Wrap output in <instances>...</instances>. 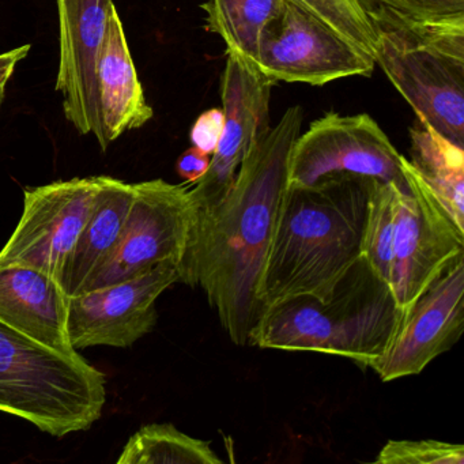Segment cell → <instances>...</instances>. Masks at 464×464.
Masks as SVG:
<instances>
[{
    "label": "cell",
    "mask_w": 464,
    "mask_h": 464,
    "mask_svg": "<svg viewBox=\"0 0 464 464\" xmlns=\"http://www.w3.org/2000/svg\"><path fill=\"white\" fill-rule=\"evenodd\" d=\"M304 111L287 108L276 126L257 140L227 197L195 216L179 282L202 287L222 328L237 346H249L263 314L257 287L287 189L293 145Z\"/></svg>",
    "instance_id": "cell-1"
},
{
    "label": "cell",
    "mask_w": 464,
    "mask_h": 464,
    "mask_svg": "<svg viewBox=\"0 0 464 464\" xmlns=\"http://www.w3.org/2000/svg\"><path fill=\"white\" fill-rule=\"evenodd\" d=\"M371 180L341 176L287 187L257 287L263 312L295 295L324 297L362 256Z\"/></svg>",
    "instance_id": "cell-2"
},
{
    "label": "cell",
    "mask_w": 464,
    "mask_h": 464,
    "mask_svg": "<svg viewBox=\"0 0 464 464\" xmlns=\"http://www.w3.org/2000/svg\"><path fill=\"white\" fill-rule=\"evenodd\" d=\"M401 316L390 285L361 256L324 297L301 295L267 306L249 346L323 353L368 368L387 350Z\"/></svg>",
    "instance_id": "cell-3"
},
{
    "label": "cell",
    "mask_w": 464,
    "mask_h": 464,
    "mask_svg": "<svg viewBox=\"0 0 464 464\" xmlns=\"http://www.w3.org/2000/svg\"><path fill=\"white\" fill-rule=\"evenodd\" d=\"M376 32L374 62L417 121L464 148V17L410 21L366 9Z\"/></svg>",
    "instance_id": "cell-4"
},
{
    "label": "cell",
    "mask_w": 464,
    "mask_h": 464,
    "mask_svg": "<svg viewBox=\"0 0 464 464\" xmlns=\"http://www.w3.org/2000/svg\"><path fill=\"white\" fill-rule=\"evenodd\" d=\"M105 401L104 373L78 352L62 354L0 322V411L64 437L91 429Z\"/></svg>",
    "instance_id": "cell-5"
},
{
    "label": "cell",
    "mask_w": 464,
    "mask_h": 464,
    "mask_svg": "<svg viewBox=\"0 0 464 464\" xmlns=\"http://www.w3.org/2000/svg\"><path fill=\"white\" fill-rule=\"evenodd\" d=\"M401 170L406 181L399 189L390 287L404 314L445 266L464 254V230L403 156Z\"/></svg>",
    "instance_id": "cell-6"
},
{
    "label": "cell",
    "mask_w": 464,
    "mask_h": 464,
    "mask_svg": "<svg viewBox=\"0 0 464 464\" xmlns=\"http://www.w3.org/2000/svg\"><path fill=\"white\" fill-rule=\"evenodd\" d=\"M134 191L115 249L89 278L83 292L134 278L167 260L179 268L197 216L189 187L157 179L134 184Z\"/></svg>",
    "instance_id": "cell-7"
},
{
    "label": "cell",
    "mask_w": 464,
    "mask_h": 464,
    "mask_svg": "<svg viewBox=\"0 0 464 464\" xmlns=\"http://www.w3.org/2000/svg\"><path fill=\"white\" fill-rule=\"evenodd\" d=\"M341 176L403 184L401 154L368 115L325 113L295 140L287 187H312Z\"/></svg>",
    "instance_id": "cell-8"
},
{
    "label": "cell",
    "mask_w": 464,
    "mask_h": 464,
    "mask_svg": "<svg viewBox=\"0 0 464 464\" xmlns=\"http://www.w3.org/2000/svg\"><path fill=\"white\" fill-rule=\"evenodd\" d=\"M257 69L276 82L323 86L342 78L371 77L376 62L292 0L266 28Z\"/></svg>",
    "instance_id": "cell-9"
},
{
    "label": "cell",
    "mask_w": 464,
    "mask_h": 464,
    "mask_svg": "<svg viewBox=\"0 0 464 464\" xmlns=\"http://www.w3.org/2000/svg\"><path fill=\"white\" fill-rule=\"evenodd\" d=\"M102 181V176L75 178L26 188L23 216L0 251V267L31 266L61 282L64 266L93 211Z\"/></svg>",
    "instance_id": "cell-10"
},
{
    "label": "cell",
    "mask_w": 464,
    "mask_h": 464,
    "mask_svg": "<svg viewBox=\"0 0 464 464\" xmlns=\"http://www.w3.org/2000/svg\"><path fill=\"white\" fill-rule=\"evenodd\" d=\"M274 85L256 64L227 51L221 80V138L206 175L197 183L189 184L197 214L211 210L227 197L244 160L270 129Z\"/></svg>",
    "instance_id": "cell-11"
},
{
    "label": "cell",
    "mask_w": 464,
    "mask_h": 464,
    "mask_svg": "<svg viewBox=\"0 0 464 464\" xmlns=\"http://www.w3.org/2000/svg\"><path fill=\"white\" fill-rule=\"evenodd\" d=\"M178 282V265L167 260L134 278L72 295L67 331L72 349L131 347L151 333L157 300Z\"/></svg>",
    "instance_id": "cell-12"
},
{
    "label": "cell",
    "mask_w": 464,
    "mask_h": 464,
    "mask_svg": "<svg viewBox=\"0 0 464 464\" xmlns=\"http://www.w3.org/2000/svg\"><path fill=\"white\" fill-rule=\"evenodd\" d=\"M463 327L464 254H460L404 312L387 350L368 368L385 382L420 374L455 346Z\"/></svg>",
    "instance_id": "cell-13"
},
{
    "label": "cell",
    "mask_w": 464,
    "mask_h": 464,
    "mask_svg": "<svg viewBox=\"0 0 464 464\" xmlns=\"http://www.w3.org/2000/svg\"><path fill=\"white\" fill-rule=\"evenodd\" d=\"M61 37L56 91L63 94L67 121L102 145L97 63L113 0H56Z\"/></svg>",
    "instance_id": "cell-14"
},
{
    "label": "cell",
    "mask_w": 464,
    "mask_h": 464,
    "mask_svg": "<svg viewBox=\"0 0 464 464\" xmlns=\"http://www.w3.org/2000/svg\"><path fill=\"white\" fill-rule=\"evenodd\" d=\"M69 298L61 282L40 268L0 267V322L62 354L77 352L67 331Z\"/></svg>",
    "instance_id": "cell-15"
},
{
    "label": "cell",
    "mask_w": 464,
    "mask_h": 464,
    "mask_svg": "<svg viewBox=\"0 0 464 464\" xmlns=\"http://www.w3.org/2000/svg\"><path fill=\"white\" fill-rule=\"evenodd\" d=\"M102 151L129 131L145 126L154 112L146 102L142 83L130 53L123 23L116 7L108 18L97 63Z\"/></svg>",
    "instance_id": "cell-16"
},
{
    "label": "cell",
    "mask_w": 464,
    "mask_h": 464,
    "mask_svg": "<svg viewBox=\"0 0 464 464\" xmlns=\"http://www.w3.org/2000/svg\"><path fill=\"white\" fill-rule=\"evenodd\" d=\"M134 194V184L102 176L93 211L64 266L61 285L69 297L82 293L94 271L112 254Z\"/></svg>",
    "instance_id": "cell-17"
},
{
    "label": "cell",
    "mask_w": 464,
    "mask_h": 464,
    "mask_svg": "<svg viewBox=\"0 0 464 464\" xmlns=\"http://www.w3.org/2000/svg\"><path fill=\"white\" fill-rule=\"evenodd\" d=\"M410 164L464 230V148L417 121L410 129Z\"/></svg>",
    "instance_id": "cell-18"
},
{
    "label": "cell",
    "mask_w": 464,
    "mask_h": 464,
    "mask_svg": "<svg viewBox=\"0 0 464 464\" xmlns=\"http://www.w3.org/2000/svg\"><path fill=\"white\" fill-rule=\"evenodd\" d=\"M282 7L284 0H208L202 5L206 29L224 40L227 51L254 64L263 34Z\"/></svg>",
    "instance_id": "cell-19"
},
{
    "label": "cell",
    "mask_w": 464,
    "mask_h": 464,
    "mask_svg": "<svg viewBox=\"0 0 464 464\" xmlns=\"http://www.w3.org/2000/svg\"><path fill=\"white\" fill-rule=\"evenodd\" d=\"M210 442L195 439L172 423H150L127 442L118 464H222Z\"/></svg>",
    "instance_id": "cell-20"
},
{
    "label": "cell",
    "mask_w": 464,
    "mask_h": 464,
    "mask_svg": "<svg viewBox=\"0 0 464 464\" xmlns=\"http://www.w3.org/2000/svg\"><path fill=\"white\" fill-rule=\"evenodd\" d=\"M403 184L384 183L373 179L369 183L368 210L362 233V256L376 271L377 276L388 285L392 265L393 230L399 189Z\"/></svg>",
    "instance_id": "cell-21"
},
{
    "label": "cell",
    "mask_w": 464,
    "mask_h": 464,
    "mask_svg": "<svg viewBox=\"0 0 464 464\" xmlns=\"http://www.w3.org/2000/svg\"><path fill=\"white\" fill-rule=\"evenodd\" d=\"M374 59L376 32L360 0H292Z\"/></svg>",
    "instance_id": "cell-22"
},
{
    "label": "cell",
    "mask_w": 464,
    "mask_h": 464,
    "mask_svg": "<svg viewBox=\"0 0 464 464\" xmlns=\"http://www.w3.org/2000/svg\"><path fill=\"white\" fill-rule=\"evenodd\" d=\"M377 464H463L461 444L437 440H390L374 459Z\"/></svg>",
    "instance_id": "cell-23"
},
{
    "label": "cell",
    "mask_w": 464,
    "mask_h": 464,
    "mask_svg": "<svg viewBox=\"0 0 464 464\" xmlns=\"http://www.w3.org/2000/svg\"><path fill=\"white\" fill-rule=\"evenodd\" d=\"M363 9H377L410 21L464 17V0H360Z\"/></svg>",
    "instance_id": "cell-24"
},
{
    "label": "cell",
    "mask_w": 464,
    "mask_h": 464,
    "mask_svg": "<svg viewBox=\"0 0 464 464\" xmlns=\"http://www.w3.org/2000/svg\"><path fill=\"white\" fill-rule=\"evenodd\" d=\"M224 126V112L218 108L202 113L191 130V142L194 148L208 156H213L221 138Z\"/></svg>",
    "instance_id": "cell-25"
},
{
    "label": "cell",
    "mask_w": 464,
    "mask_h": 464,
    "mask_svg": "<svg viewBox=\"0 0 464 464\" xmlns=\"http://www.w3.org/2000/svg\"><path fill=\"white\" fill-rule=\"evenodd\" d=\"M208 167H210V156L202 153L197 148H191L179 157L176 170L187 184H195L206 175Z\"/></svg>",
    "instance_id": "cell-26"
},
{
    "label": "cell",
    "mask_w": 464,
    "mask_h": 464,
    "mask_svg": "<svg viewBox=\"0 0 464 464\" xmlns=\"http://www.w3.org/2000/svg\"><path fill=\"white\" fill-rule=\"evenodd\" d=\"M29 51H31V45L26 44L9 53H0V107L4 104L7 83L12 80L15 67L28 56Z\"/></svg>",
    "instance_id": "cell-27"
}]
</instances>
